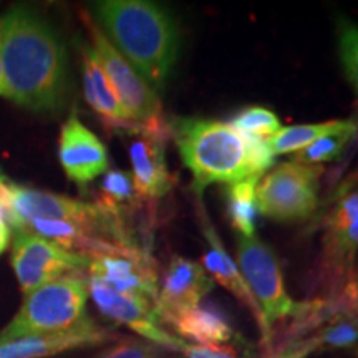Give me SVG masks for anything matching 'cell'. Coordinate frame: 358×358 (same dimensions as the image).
I'll use <instances>...</instances> for the list:
<instances>
[{"label":"cell","mask_w":358,"mask_h":358,"mask_svg":"<svg viewBox=\"0 0 358 358\" xmlns=\"http://www.w3.org/2000/svg\"><path fill=\"white\" fill-rule=\"evenodd\" d=\"M352 120H330V122L320 123H306V124H292V127L280 128L279 133L268 140L272 155H290L299 153L303 148L310 146L320 138L327 134L337 133L340 129L347 128Z\"/></svg>","instance_id":"21"},{"label":"cell","mask_w":358,"mask_h":358,"mask_svg":"<svg viewBox=\"0 0 358 358\" xmlns=\"http://www.w3.org/2000/svg\"><path fill=\"white\" fill-rule=\"evenodd\" d=\"M90 277L105 282L122 294L158 299V279L150 261L141 254H92L88 256Z\"/></svg>","instance_id":"14"},{"label":"cell","mask_w":358,"mask_h":358,"mask_svg":"<svg viewBox=\"0 0 358 358\" xmlns=\"http://www.w3.org/2000/svg\"><path fill=\"white\" fill-rule=\"evenodd\" d=\"M229 124L241 134L264 138V140H271L282 128L279 116L272 110L262 108V106H250V108L239 111Z\"/></svg>","instance_id":"24"},{"label":"cell","mask_w":358,"mask_h":358,"mask_svg":"<svg viewBox=\"0 0 358 358\" xmlns=\"http://www.w3.org/2000/svg\"><path fill=\"white\" fill-rule=\"evenodd\" d=\"M358 347V317L340 312L320 324L299 325L274 358H308L315 352Z\"/></svg>","instance_id":"16"},{"label":"cell","mask_w":358,"mask_h":358,"mask_svg":"<svg viewBox=\"0 0 358 358\" xmlns=\"http://www.w3.org/2000/svg\"><path fill=\"white\" fill-rule=\"evenodd\" d=\"M2 96L34 113H58L69 93V57L62 37L34 8L0 17Z\"/></svg>","instance_id":"1"},{"label":"cell","mask_w":358,"mask_h":358,"mask_svg":"<svg viewBox=\"0 0 358 358\" xmlns=\"http://www.w3.org/2000/svg\"><path fill=\"white\" fill-rule=\"evenodd\" d=\"M166 324L171 325L181 338H189L204 347H219L232 342L236 337L234 327L226 312L209 302L176 313Z\"/></svg>","instance_id":"18"},{"label":"cell","mask_w":358,"mask_h":358,"mask_svg":"<svg viewBox=\"0 0 358 358\" xmlns=\"http://www.w3.org/2000/svg\"><path fill=\"white\" fill-rule=\"evenodd\" d=\"M201 221H203V234L209 244L208 252L204 254L203 259L204 271L208 272V275L211 277L213 280H216L219 285H222L224 289H227L231 294H234L241 302H244L245 306L250 308V312L256 315L259 327L262 329L261 312H259L257 303L254 301L252 295H250L243 275H241L236 261L231 259L229 254L226 252L222 241L219 239L217 232L214 231V227L209 224L208 216H206L204 211L201 214Z\"/></svg>","instance_id":"20"},{"label":"cell","mask_w":358,"mask_h":358,"mask_svg":"<svg viewBox=\"0 0 358 358\" xmlns=\"http://www.w3.org/2000/svg\"><path fill=\"white\" fill-rule=\"evenodd\" d=\"M88 279L66 274L25 295L17 315L0 332V340L50 335L73 330L87 324Z\"/></svg>","instance_id":"4"},{"label":"cell","mask_w":358,"mask_h":358,"mask_svg":"<svg viewBox=\"0 0 358 358\" xmlns=\"http://www.w3.org/2000/svg\"><path fill=\"white\" fill-rule=\"evenodd\" d=\"M181 353L185 358H237L236 353L226 347L187 345Z\"/></svg>","instance_id":"28"},{"label":"cell","mask_w":358,"mask_h":358,"mask_svg":"<svg viewBox=\"0 0 358 358\" xmlns=\"http://www.w3.org/2000/svg\"><path fill=\"white\" fill-rule=\"evenodd\" d=\"M169 127L198 192L213 185L229 186L248 178H259L254 174L248 140L229 123L174 118Z\"/></svg>","instance_id":"3"},{"label":"cell","mask_w":358,"mask_h":358,"mask_svg":"<svg viewBox=\"0 0 358 358\" xmlns=\"http://www.w3.org/2000/svg\"><path fill=\"white\" fill-rule=\"evenodd\" d=\"M324 226V266L334 279H347L358 261V181L340 187Z\"/></svg>","instance_id":"10"},{"label":"cell","mask_w":358,"mask_h":358,"mask_svg":"<svg viewBox=\"0 0 358 358\" xmlns=\"http://www.w3.org/2000/svg\"><path fill=\"white\" fill-rule=\"evenodd\" d=\"M58 159L70 181L87 186L108 171V153L100 138L71 113L58 138Z\"/></svg>","instance_id":"12"},{"label":"cell","mask_w":358,"mask_h":358,"mask_svg":"<svg viewBox=\"0 0 358 358\" xmlns=\"http://www.w3.org/2000/svg\"><path fill=\"white\" fill-rule=\"evenodd\" d=\"M320 166L287 161L259 179L256 208L262 216L279 222L306 221L319 208Z\"/></svg>","instance_id":"8"},{"label":"cell","mask_w":358,"mask_h":358,"mask_svg":"<svg viewBox=\"0 0 358 358\" xmlns=\"http://www.w3.org/2000/svg\"><path fill=\"white\" fill-rule=\"evenodd\" d=\"M3 90V66H2V57H0V95Z\"/></svg>","instance_id":"32"},{"label":"cell","mask_w":358,"mask_h":358,"mask_svg":"<svg viewBox=\"0 0 358 358\" xmlns=\"http://www.w3.org/2000/svg\"><path fill=\"white\" fill-rule=\"evenodd\" d=\"M357 129L358 123L355 120H352V123L347 128L340 129L337 133L327 134V136L312 143L310 146L303 148L302 151L295 153L292 161L306 164V166H320V164L337 159L343 153L348 143L353 140Z\"/></svg>","instance_id":"23"},{"label":"cell","mask_w":358,"mask_h":358,"mask_svg":"<svg viewBox=\"0 0 358 358\" xmlns=\"http://www.w3.org/2000/svg\"><path fill=\"white\" fill-rule=\"evenodd\" d=\"M236 264L262 317V335L268 342L275 322L301 315L303 303L292 301L274 250L259 237L237 236Z\"/></svg>","instance_id":"6"},{"label":"cell","mask_w":358,"mask_h":358,"mask_svg":"<svg viewBox=\"0 0 358 358\" xmlns=\"http://www.w3.org/2000/svg\"><path fill=\"white\" fill-rule=\"evenodd\" d=\"M213 287L214 280L204 271L203 264L174 256L164 272L163 284L155 302L156 315L159 320L166 322L176 313L199 306Z\"/></svg>","instance_id":"13"},{"label":"cell","mask_w":358,"mask_h":358,"mask_svg":"<svg viewBox=\"0 0 358 358\" xmlns=\"http://www.w3.org/2000/svg\"><path fill=\"white\" fill-rule=\"evenodd\" d=\"M88 290L90 297L103 315L116 324L129 327L150 343L173 352H182L187 347L185 340L174 337L161 327L155 303L148 299L118 292L95 277H88Z\"/></svg>","instance_id":"11"},{"label":"cell","mask_w":358,"mask_h":358,"mask_svg":"<svg viewBox=\"0 0 358 358\" xmlns=\"http://www.w3.org/2000/svg\"><path fill=\"white\" fill-rule=\"evenodd\" d=\"M257 182L259 178H248L244 181L226 186V189H224L227 213H229L231 224L237 236L254 237V232H256Z\"/></svg>","instance_id":"22"},{"label":"cell","mask_w":358,"mask_h":358,"mask_svg":"<svg viewBox=\"0 0 358 358\" xmlns=\"http://www.w3.org/2000/svg\"><path fill=\"white\" fill-rule=\"evenodd\" d=\"M80 52L83 57V92L88 105L111 127L140 131L120 105L105 71L93 53L92 45L80 43Z\"/></svg>","instance_id":"19"},{"label":"cell","mask_w":358,"mask_h":358,"mask_svg":"<svg viewBox=\"0 0 358 358\" xmlns=\"http://www.w3.org/2000/svg\"><path fill=\"white\" fill-rule=\"evenodd\" d=\"M93 358H159V353L153 343L124 338Z\"/></svg>","instance_id":"27"},{"label":"cell","mask_w":358,"mask_h":358,"mask_svg":"<svg viewBox=\"0 0 358 358\" xmlns=\"http://www.w3.org/2000/svg\"><path fill=\"white\" fill-rule=\"evenodd\" d=\"M345 299L348 301V306L353 310V315L358 317V282H350L347 287Z\"/></svg>","instance_id":"29"},{"label":"cell","mask_w":358,"mask_h":358,"mask_svg":"<svg viewBox=\"0 0 358 358\" xmlns=\"http://www.w3.org/2000/svg\"><path fill=\"white\" fill-rule=\"evenodd\" d=\"M101 194L103 208L120 219V213H122L123 206L136 196L133 187L131 174L124 171H116V169L106 171L101 179Z\"/></svg>","instance_id":"26"},{"label":"cell","mask_w":358,"mask_h":358,"mask_svg":"<svg viewBox=\"0 0 358 358\" xmlns=\"http://www.w3.org/2000/svg\"><path fill=\"white\" fill-rule=\"evenodd\" d=\"M337 47L340 64L358 98V24L347 17L337 19Z\"/></svg>","instance_id":"25"},{"label":"cell","mask_w":358,"mask_h":358,"mask_svg":"<svg viewBox=\"0 0 358 358\" xmlns=\"http://www.w3.org/2000/svg\"><path fill=\"white\" fill-rule=\"evenodd\" d=\"M0 221H6L10 224V211H8V206L3 198V181L0 179Z\"/></svg>","instance_id":"31"},{"label":"cell","mask_w":358,"mask_h":358,"mask_svg":"<svg viewBox=\"0 0 358 358\" xmlns=\"http://www.w3.org/2000/svg\"><path fill=\"white\" fill-rule=\"evenodd\" d=\"M131 181L140 198L158 199L169 192L173 178L168 171L161 133H141L129 145Z\"/></svg>","instance_id":"17"},{"label":"cell","mask_w":358,"mask_h":358,"mask_svg":"<svg viewBox=\"0 0 358 358\" xmlns=\"http://www.w3.org/2000/svg\"><path fill=\"white\" fill-rule=\"evenodd\" d=\"M3 198L10 211V226L13 229H24L27 222L37 219L73 222L110 243L136 250L134 245L129 244L128 236L120 226V219L106 211L101 204L83 203L55 192L32 189L6 181Z\"/></svg>","instance_id":"5"},{"label":"cell","mask_w":358,"mask_h":358,"mask_svg":"<svg viewBox=\"0 0 358 358\" xmlns=\"http://www.w3.org/2000/svg\"><path fill=\"white\" fill-rule=\"evenodd\" d=\"M10 264L25 295L66 274L88 267L87 254L71 252L27 229H13Z\"/></svg>","instance_id":"9"},{"label":"cell","mask_w":358,"mask_h":358,"mask_svg":"<svg viewBox=\"0 0 358 358\" xmlns=\"http://www.w3.org/2000/svg\"><path fill=\"white\" fill-rule=\"evenodd\" d=\"M8 243H10V226L6 221H0V254H3Z\"/></svg>","instance_id":"30"},{"label":"cell","mask_w":358,"mask_h":358,"mask_svg":"<svg viewBox=\"0 0 358 358\" xmlns=\"http://www.w3.org/2000/svg\"><path fill=\"white\" fill-rule=\"evenodd\" d=\"M85 24L92 37L93 53L128 118L141 133H161V101L158 93L111 45L92 17L85 15Z\"/></svg>","instance_id":"7"},{"label":"cell","mask_w":358,"mask_h":358,"mask_svg":"<svg viewBox=\"0 0 358 358\" xmlns=\"http://www.w3.org/2000/svg\"><path fill=\"white\" fill-rule=\"evenodd\" d=\"M357 353H358V352H357Z\"/></svg>","instance_id":"33"},{"label":"cell","mask_w":358,"mask_h":358,"mask_svg":"<svg viewBox=\"0 0 358 358\" xmlns=\"http://www.w3.org/2000/svg\"><path fill=\"white\" fill-rule=\"evenodd\" d=\"M92 19L156 93L176 65L179 32L166 8L148 0H100Z\"/></svg>","instance_id":"2"},{"label":"cell","mask_w":358,"mask_h":358,"mask_svg":"<svg viewBox=\"0 0 358 358\" xmlns=\"http://www.w3.org/2000/svg\"><path fill=\"white\" fill-rule=\"evenodd\" d=\"M115 340V334L90 319L73 330L50 335L0 340V358H47L75 348L98 347Z\"/></svg>","instance_id":"15"}]
</instances>
